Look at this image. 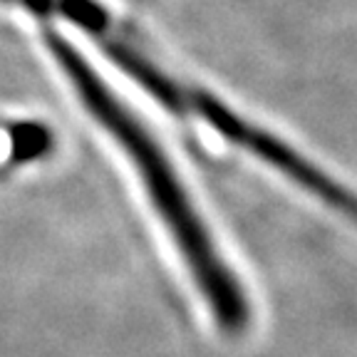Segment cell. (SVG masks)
Here are the masks:
<instances>
[{"label": "cell", "mask_w": 357, "mask_h": 357, "mask_svg": "<svg viewBox=\"0 0 357 357\" xmlns=\"http://www.w3.org/2000/svg\"><path fill=\"white\" fill-rule=\"evenodd\" d=\"M45 45L65 70L67 79L77 92L84 109L109 132V137L124 149L127 159L139 174V181L149 196L151 206L162 218L164 229L176 243L178 253L189 268L191 278L206 301L218 328L236 335L243 333L251 323V303L241 280L223 261L221 251L213 243L208 226L201 218L199 208L191 201L176 167L154 139V134L137 119L112 89L97 77L82 55L67 43L57 30L45 28Z\"/></svg>", "instance_id": "1"}, {"label": "cell", "mask_w": 357, "mask_h": 357, "mask_svg": "<svg viewBox=\"0 0 357 357\" xmlns=\"http://www.w3.org/2000/svg\"><path fill=\"white\" fill-rule=\"evenodd\" d=\"M52 146V134L35 122H17L10 127V159L17 164L33 162Z\"/></svg>", "instance_id": "2"}, {"label": "cell", "mask_w": 357, "mask_h": 357, "mask_svg": "<svg viewBox=\"0 0 357 357\" xmlns=\"http://www.w3.org/2000/svg\"><path fill=\"white\" fill-rule=\"evenodd\" d=\"M0 3H15V6L25 8L33 15L47 20L50 15H55V0H0Z\"/></svg>", "instance_id": "3"}]
</instances>
